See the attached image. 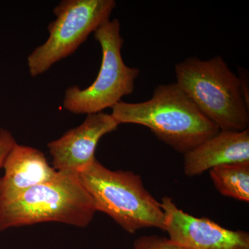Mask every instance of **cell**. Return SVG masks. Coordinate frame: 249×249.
<instances>
[{
    "label": "cell",
    "mask_w": 249,
    "mask_h": 249,
    "mask_svg": "<svg viewBox=\"0 0 249 249\" xmlns=\"http://www.w3.org/2000/svg\"><path fill=\"white\" fill-rule=\"evenodd\" d=\"M16 143L11 132L6 129H0V168H2L6 157Z\"/></svg>",
    "instance_id": "13"
},
{
    "label": "cell",
    "mask_w": 249,
    "mask_h": 249,
    "mask_svg": "<svg viewBox=\"0 0 249 249\" xmlns=\"http://www.w3.org/2000/svg\"><path fill=\"white\" fill-rule=\"evenodd\" d=\"M164 231L170 242L186 249H249V235L221 227L208 218L196 217L178 209L169 196L160 202Z\"/></svg>",
    "instance_id": "7"
},
{
    "label": "cell",
    "mask_w": 249,
    "mask_h": 249,
    "mask_svg": "<svg viewBox=\"0 0 249 249\" xmlns=\"http://www.w3.org/2000/svg\"><path fill=\"white\" fill-rule=\"evenodd\" d=\"M119 124L111 114H88L83 124L49 142L54 169L79 175L96 160L95 152L100 139L116 130Z\"/></svg>",
    "instance_id": "8"
},
{
    "label": "cell",
    "mask_w": 249,
    "mask_h": 249,
    "mask_svg": "<svg viewBox=\"0 0 249 249\" xmlns=\"http://www.w3.org/2000/svg\"><path fill=\"white\" fill-rule=\"evenodd\" d=\"M249 161V129L220 130L184 155V173L195 177L229 163Z\"/></svg>",
    "instance_id": "10"
},
{
    "label": "cell",
    "mask_w": 249,
    "mask_h": 249,
    "mask_svg": "<svg viewBox=\"0 0 249 249\" xmlns=\"http://www.w3.org/2000/svg\"><path fill=\"white\" fill-rule=\"evenodd\" d=\"M95 39L102 49V62L97 78L88 88H67L63 107L75 114H91L112 108L121 98L133 92L140 70L124 64L121 55L124 40L119 19H109L95 31Z\"/></svg>",
    "instance_id": "5"
},
{
    "label": "cell",
    "mask_w": 249,
    "mask_h": 249,
    "mask_svg": "<svg viewBox=\"0 0 249 249\" xmlns=\"http://www.w3.org/2000/svg\"><path fill=\"white\" fill-rule=\"evenodd\" d=\"M0 178V204L37 185L47 182L57 174L43 152L16 143L6 157Z\"/></svg>",
    "instance_id": "9"
},
{
    "label": "cell",
    "mask_w": 249,
    "mask_h": 249,
    "mask_svg": "<svg viewBox=\"0 0 249 249\" xmlns=\"http://www.w3.org/2000/svg\"><path fill=\"white\" fill-rule=\"evenodd\" d=\"M78 177L96 211L107 214L129 233L144 228L164 231L160 203L145 189L139 175L113 171L96 159Z\"/></svg>",
    "instance_id": "4"
},
{
    "label": "cell",
    "mask_w": 249,
    "mask_h": 249,
    "mask_svg": "<svg viewBox=\"0 0 249 249\" xmlns=\"http://www.w3.org/2000/svg\"><path fill=\"white\" fill-rule=\"evenodd\" d=\"M210 176L222 196L249 202V161L219 165Z\"/></svg>",
    "instance_id": "11"
},
{
    "label": "cell",
    "mask_w": 249,
    "mask_h": 249,
    "mask_svg": "<svg viewBox=\"0 0 249 249\" xmlns=\"http://www.w3.org/2000/svg\"><path fill=\"white\" fill-rule=\"evenodd\" d=\"M177 84L220 130L249 128L247 76H237L222 57L188 58L175 65Z\"/></svg>",
    "instance_id": "2"
},
{
    "label": "cell",
    "mask_w": 249,
    "mask_h": 249,
    "mask_svg": "<svg viewBox=\"0 0 249 249\" xmlns=\"http://www.w3.org/2000/svg\"><path fill=\"white\" fill-rule=\"evenodd\" d=\"M114 0H64L53 9L55 18L49 24V37L27 58L29 72L37 77L71 54L90 34L109 20Z\"/></svg>",
    "instance_id": "6"
},
{
    "label": "cell",
    "mask_w": 249,
    "mask_h": 249,
    "mask_svg": "<svg viewBox=\"0 0 249 249\" xmlns=\"http://www.w3.org/2000/svg\"><path fill=\"white\" fill-rule=\"evenodd\" d=\"M134 249H186L159 235H143L134 242Z\"/></svg>",
    "instance_id": "12"
},
{
    "label": "cell",
    "mask_w": 249,
    "mask_h": 249,
    "mask_svg": "<svg viewBox=\"0 0 249 249\" xmlns=\"http://www.w3.org/2000/svg\"><path fill=\"white\" fill-rule=\"evenodd\" d=\"M111 109V115L120 124L148 127L157 138L183 155L220 131L176 83L157 87L145 102L121 101Z\"/></svg>",
    "instance_id": "1"
},
{
    "label": "cell",
    "mask_w": 249,
    "mask_h": 249,
    "mask_svg": "<svg viewBox=\"0 0 249 249\" xmlns=\"http://www.w3.org/2000/svg\"><path fill=\"white\" fill-rule=\"evenodd\" d=\"M96 211L76 174L57 171L53 178L0 204V231L42 222L85 227Z\"/></svg>",
    "instance_id": "3"
}]
</instances>
